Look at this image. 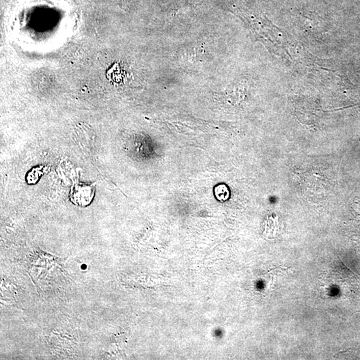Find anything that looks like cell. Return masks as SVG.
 <instances>
[{
	"label": "cell",
	"mask_w": 360,
	"mask_h": 360,
	"mask_svg": "<svg viewBox=\"0 0 360 360\" xmlns=\"http://www.w3.org/2000/svg\"><path fill=\"white\" fill-rule=\"evenodd\" d=\"M123 1H126V0H123Z\"/></svg>",
	"instance_id": "2"
},
{
	"label": "cell",
	"mask_w": 360,
	"mask_h": 360,
	"mask_svg": "<svg viewBox=\"0 0 360 360\" xmlns=\"http://www.w3.org/2000/svg\"><path fill=\"white\" fill-rule=\"evenodd\" d=\"M93 192H94V189L92 187L90 186H77L76 189H75L73 193V198L72 200L75 202L81 196H84V200L86 206L91 202L93 197Z\"/></svg>",
	"instance_id": "1"
}]
</instances>
